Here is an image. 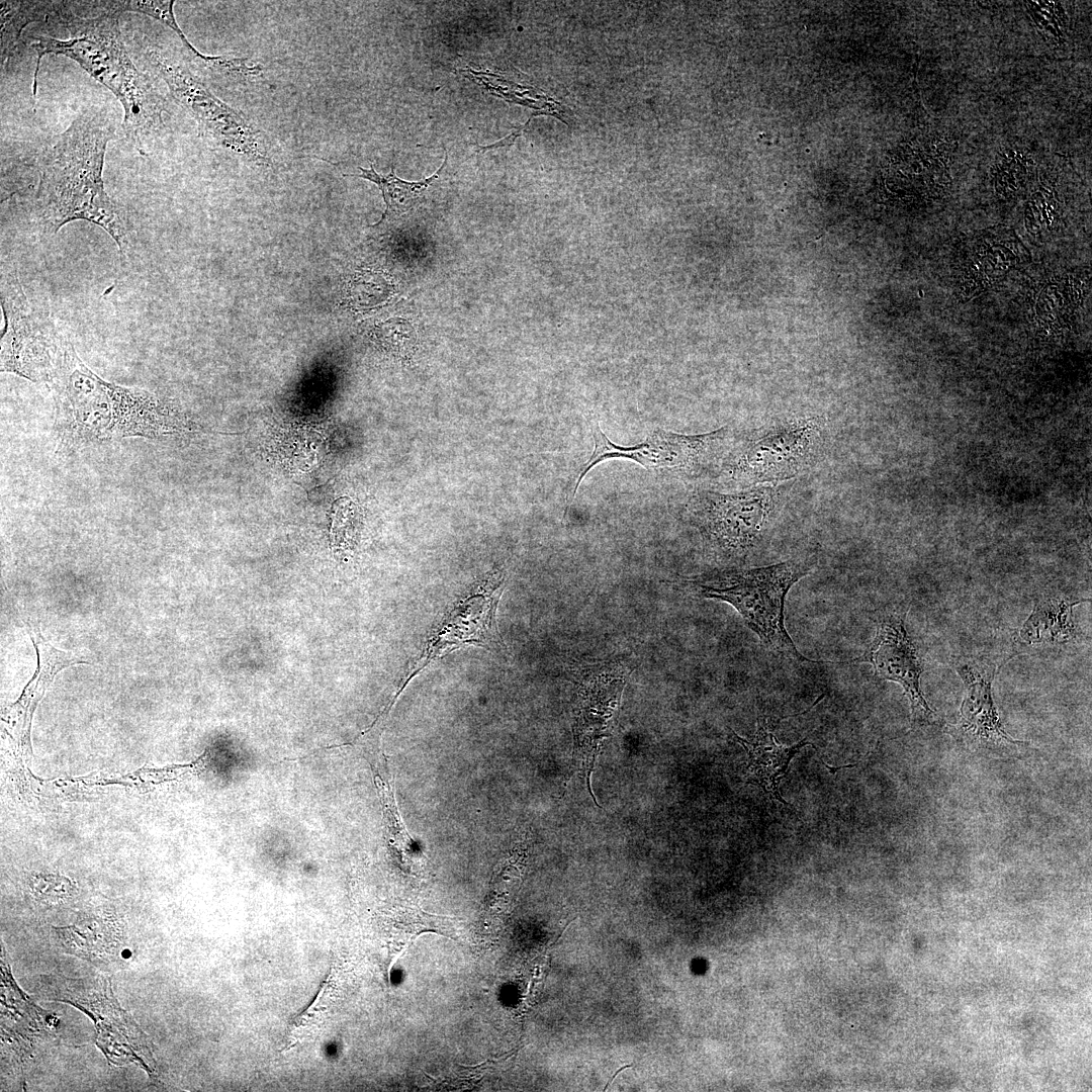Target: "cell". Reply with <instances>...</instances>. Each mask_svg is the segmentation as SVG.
Here are the masks:
<instances>
[{
  "instance_id": "1",
  "label": "cell",
  "mask_w": 1092,
  "mask_h": 1092,
  "mask_svg": "<svg viewBox=\"0 0 1092 1092\" xmlns=\"http://www.w3.org/2000/svg\"><path fill=\"white\" fill-rule=\"evenodd\" d=\"M114 127L100 113L86 112L55 138L36 159V220L54 235L74 220L101 226L121 253L129 246L125 211L106 193L102 179L108 143Z\"/></svg>"
},
{
  "instance_id": "2",
  "label": "cell",
  "mask_w": 1092,
  "mask_h": 1092,
  "mask_svg": "<svg viewBox=\"0 0 1092 1092\" xmlns=\"http://www.w3.org/2000/svg\"><path fill=\"white\" fill-rule=\"evenodd\" d=\"M50 384L57 404L56 428L71 444L154 439L193 430V423L171 400L99 377L79 358L70 340Z\"/></svg>"
},
{
  "instance_id": "3",
  "label": "cell",
  "mask_w": 1092,
  "mask_h": 1092,
  "mask_svg": "<svg viewBox=\"0 0 1092 1092\" xmlns=\"http://www.w3.org/2000/svg\"><path fill=\"white\" fill-rule=\"evenodd\" d=\"M54 17L68 31L69 37L58 39L37 35L32 38L31 48L36 54L32 80L34 102L42 57L49 54L65 56L114 94L123 109L124 133L136 150L144 153L145 142L165 126V102L151 80L130 59L122 40L120 14L82 17L71 9V2L60 1Z\"/></svg>"
},
{
  "instance_id": "4",
  "label": "cell",
  "mask_w": 1092,
  "mask_h": 1092,
  "mask_svg": "<svg viewBox=\"0 0 1092 1092\" xmlns=\"http://www.w3.org/2000/svg\"><path fill=\"white\" fill-rule=\"evenodd\" d=\"M816 563V555L809 554L767 566L720 570L691 582L701 597L732 606L771 652L799 663H825L805 657L785 626L787 595Z\"/></svg>"
},
{
  "instance_id": "5",
  "label": "cell",
  "mask_w": 1092,
  "mask_h": 1092,
  "mask_svg": "<svg viewBox=\"0 0 1092 1092\" xmlns=\"http://www.w3.org/2000/svg\"><path fill=\"white\" fill-rule=\"evenodd\" d=\"M786 486L761 484L724 493L697 490L688 515L709 548L727 560H744L764 541L784 500Z\"/></svg>"
},
{
  "instance_id": "6",
  "label": "cell",
  "mask_w": 1092,
  "mask_h": 1092,
  "mask_svg": "<svg viewBox=\"0 0 1092 1092\" xmlns=\"http://www.w3.org/2000/svg\"><path fill=\"white\" fill-rule=\"evenodd\" d=\"M36 990L46 1000L64 1002L86 1013L95 1025V1043L110 1064H134L149 1076L157 1075L153 1043L119 1005L110 978L97 975L72 979L47 975L39 977Z\"/></svg>"
},
{
  "instance_id": "7",
  "label": "cell",
  "mask_w": 1092,
  "mask_h": 1092,
  "mask_svg": "<svg viewBox=\"0 0 1092 1092\" xmlns=\"http://www.w3.org/2000/svg\"><path fill=\"white\" fill-rule=\"evenodd\" d=\"M826 441V419L786 421L759 430L736 444L722 459L726 474L752 487L779 484L810 468Z\"/></svg>"
},
{
  "instance_id": "8",
  "label": "cell",
  "mask_w": 1092,
  "mask_h": 1092,
  "mask_svg": "<svg viewBox=\"0 0 1092 1092\" xmlns=\"http://www.w3.org/2000/svg\"><path fill=\"white\" fill-rule=\"evenodd\" d=\"M144 57L152 71L167 85L175 102L195 119L201 135L249 160L271 162L266 136L241 111L218 99L188 69L159 48H146Z\"/></svg>"
},
{
  "instance_id": "9",
  "label": "cell",
  "mask_w": 1092,
  "mask_h": 1092,
  "mask_svg": "<svg viewBox=\"0 0 1092 1092\" xmlns=\"http://www.w3.org/2000/svg\"><path fill=\"white\" fill-rule=\"evenodd\" d=\"M594 450L580 467L568 505L573 502L577 488L587 472L596 465L611 459H626L645 469L659 473H672L685 478H696L723 459L728 430L723 427L709 433L687 435L653 430L646 439L633 446H620L612 442L601 430L600 424L592 420Z\"/></svg>"
},
{
  "instance_id": "10",
  "label": "cell",
  "mask_w": 1092,
  "mask_h": 1092,
  "mask_svg": "<svg viewBox=\"0 0 1092 1092\" xmlns=\"http://www.w3.org/2000/svg\"><path fill=\"white\" fill-rule=\"evenodd\" d=\"M0 370L32 382L51 383L56 376L68 338L31 305L15 274L2 277Z\"/></svg>"
},
{
  "instance_id": "11",
  "label": "cell",
  "mask_w": 1092,
  "mask_h": 1092,
  "mask_svg": "<svg viewBox=\"0 0 1092 1092\" xmlns=\"http://www.w3.org/2000/svg\"><path fill=\"white\" fill-rule=\"evenodd\" d=\"M504 585L505 572L494 567L453 605L408 668L401 689L429 664L461 646H502L495 612Z\"/></svg>"
},
{
  "instance_id": "12",
  "label": "cell",
  "mask_w": 1092,
  "mask_h": 1092,
  "mask_svg": "<svg viewBox=\"0 0 1092 1092\" xmlns=\"http://www.w3.org/2000/svg\"><path fill=\"white\" fill-rule=\"evenodd\" d=\"M630 668L623 661L590 665L578 678L574 743L588 792L596 803L590 776L603 740L610 736Z\"/></svg>"
},
{
  "instance_id": "13",
  "label": "cell",
  "mask_w": 1092,
  "mask_h": 1092,
  "mask_svg": "<svg viewBox=\"0 0 1092 1092\" xmlns=\"http://www.w3.org/2000/svg\"><path fill=\"white\" fill-rule=\"evenodd\" d=\"M853 661L870 663L876 675L903 688L910 702L912 721L928 723L931 720L933 711L920 687L923 664L906 629L904 615L892 614L882 618L866 651Z\"/></svg>"
},
{
  "instance_id": "14",
  "label": "cell",
  "mask_w": 1092,
  "mask_h": 1092,
  "mask_svg": "<svg viewBox=\"0 0 1092 1092\" xmlns=\"http://www.w3.org/2000/svg\"><path fill=\"white\" fill-rule=\"evenodd\" d=\"M956 669L965 685L966 694L958 724L949 726L951 733L956 732L969 743L983 747L1021 743L1004 731L993 703L992 681L997 666L982 660H968L957 663Z\"/></svg>"
},
{
  "instance_id": "15",
  "label": "cell",
  "mask_w": 1092,
  "mask_h": 1092,
  "mask_svg": "<svg viewBox=\"0 0 1092 1092\" xmlns=\"http://www.w3.org/2000/svg\"><path fill=\"white\" fill-rule=\"evenodd\" d=\"M27 633L36 652V669L19 699L5 710L4 720L15 732L17 741L25 753L31 751L30 726L33 713L57 673L76 664H89L88 661L73 653L51 645L37 627L27 625Z\"/></svg>"
},
{
  "instance_id": "16",
  "label": "cell",
  "mask_w": 1092,
  "mask_h": 1092,
  "mask_svg": "<svg viewBox=\"0 0 1092 1092\" xmlns=\"http://www.w3.org/2000/svg\"><path fill=\"white\" fill-rule=\"evenodd\" d=\"M732 733L734 739L748 755L746 785H755L768 795L769 799L788 805L779 791L781 781L787 776L793 757L811 742L801 740L791 746L779 743L770 730L767 719L763 716L757 719V728L752 740L742 738L734 731Z\"/></svg>"
},
{
  "instance_id": "17",
  "label": "cell",
  "mask_w": 1092,
  "mask_h": 1092,
  "mask_svg": "<svg viewBox=\"0 0 1092 1092\" xmlns=\"http://www.w3.org/2000/svg\"><path fill=\"white\" fill-rule=\"evenodd\" d=\"M1077 604L1064 598L1038 601L1019 631L1020 639L1027 644L1069 640L1075 634L1072 609Z\"/></svg>"
},
{
  "instance_id": "18",
  "label": "cell",
  "mask_w": 1092,
  "mask_h": 1092,
  "mask_svg": "<svg viewBox=\"0 0 1092 1092\" xmlns=\"http://www.w3.org/2000/svg\"><path fill=\"white\" fill-rule=\"evenodd\" d=\"M1 1014L2 1023L10 1021L11 1031L21 1036L47 1031L50 1021L47 1011L36 1006L17 986L2 944L1 951Z\"/></svg>"
},
{
  "instance_id": "19",
  "label": "cell",
  "mask_w": 1092,
  "mask_h": 1092,
  "mask_svg": "<svg viewBox=\"0 0 1092 1092\" xmlns=\"http://www.w3.org/2000/svg\"><path fill=\"white\" fill-rule=\"evenodd\" d=\"M0 55L4 68L19 46L24 28L33 22L53 17L60 1H1Z\"/></svg>"
},
{
  "instance_id": "20",
  "label": "cell",
  "mask_w": 1092,
  "mask_h": 1092,
  "mask_svg": "<svg viewBox=\"0 0 1092 1092\" xmlns=\"http://www.w3.org/2000/svg\"><path fill=\"white\" fill-rule=\"evenodd\" d=\"M446 163L447 155L445 156L444 163L433 176L414 182L398 178L395 175L393 168L390 173L383 175L377 173L372 164L370 169L360 167L359 170L361 171V174L354 176L375 183L381 190L386 204V209L381 219L375 225H378L386 218H393L408 211L419 201L425 190L439 177V174L446 166Z\"/></svg>"
},
{
  "instance_id": "21",
  "label": "cell",
  "mask_w": 1092,
  "mask_h": 1092,
  "mask_svg": "<svg viewBox=\"0 0 1092 1092\" xmlns=\"http://www.w3.org/2000/svg\"><path fill=\"white\" fill-rule=\"evenodd\" d=\"M209 758L208 750L189 763L172 764L162 768L138 769L116 778L105 779V784H118L130 787H153L155 785L181 781L199 775L206 767Z\"/></svg>"
},
{
  "instance_id": "22",
  "label": "cell",
  "mask_w": 1092,
  "mask_h": 1092,
  "mask_svg": "<svg viewBox=\"0 0 1092 1092\" xmlns=\"http://www.w3.org/2000/svg\"><path fill=\"white\" fill-rule=\"evenodd\" d=\"M62 945L68 952L83 958H95L101 956L109 932L98 931L90 925H71L68 927L54 928Z\"/></svg>"
},
{
  "instance_id": "23",
  "label": "cell",
  "mask_w": 1092,
  "mask_h": 1092,
  "mask_svg": "<svg viewBox=\"0 0 1092 1092\" xmlns=\"http://www.w3.org/2000/svg\"><path fill=\"white\" fill-rule=\"evenodd\" d=\"M359 520L356 518L354 504L344 502L338 508L331 525V546L336 552H345L354 547Z\"/></svg>"
},
{
  "instance_id": "24",
  "label": "cell",
  "mask_w": 1092,
  "mask_h": 1092,
  "mask_svg": "<svg viewBox=\"0 0 1092 1092\" xmlns=\"http://www.w3.org/2000/svg\"><path fill=\"white\" fill-rule=\"evenodd\" d=\"M530 120H531V118L525 124L519 126L512 133H510L506 138L495 142L494 144L489 145V146H477V149L480 152H486V151H489V150H496V149L502 148V147H509V146L513 145L514 142L516 141V139L521 134L522 130L530 122Z\"/></svg>"
},
{
  "instance_id": "25",
  "label": "cell",
  "mask_w": 1092,
  "mask_h": 1092,
  "mask_svg": "<svg viewBox=\"0 0 1092 1092\" xmlns=\"http://www.w3.org/2000/svg\"><path fill=\"white\" fill-rule=\"evenodd\" d=\"M631 1067H632L631 1065H627V1066H623V1067H621V1068H620V1069H619V1070H618V1071H617V1072H616V1073H615V1074H614V1075H613V1076L611 1077L610 1081H609V1082H608V1083L606 1084V1086H605V1088H604V1091H606V1090H607V1088L609 1087V1085H610V1084H611V1083H612V1082H613V1081L615 1080V1078H616V1077L618 1076V1074H619L620 1072H622L623 1070H625V1069H627V1068H631Z\"/></svg>"
}]
</instances>
